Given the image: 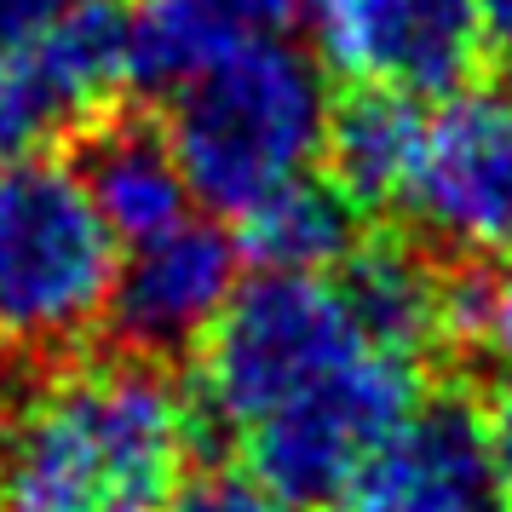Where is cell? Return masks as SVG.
<instances>
[{
  "label": "cell",
  "mask_w": 512,
  "mask_h": 512,
  "mask_svg": "<svg viewBox=\"0 0 512 512\" xmlns=\"http://www.w3.org/2000/svg\"><path fill=\"white\" fill-rule=\"evenodd\" d=\"M196 397L144 357L58 363L0 403V512H162Z\"/></svg>",
  "instance_id": "cell-1"
},
{
  "label": "cell",
  "mask_w": 512,
  "mask_h": 512,
  "mask_svg": "<svg viewBox=\"0 0 512 512\" xmlns=\"http://www.w3.org/2000/svg\"><path fill=\"white\" fill-rule=\"evenodd\" d=\"M328 93L323 70L288 41H254L173 93L167 144L190 196L242 219L265 196L294 185L323 156Z\"/></svg>",
  "instance_id": "cell-2"
},
{
  "label": "cell",
  "mask_w": 512,
  "mask_h": 512,
  "mask_svg": "<svg viewBox=\"0 0 512 512\" xmlns=\"http://www.w3.org/2000/svg\"><path fill=\"white\" fill-rule=\"evenodd\" d=\"M386 351L357 317L340 277H265L242 282L213 334L196 346V409L242 438L248 426L340 380L363 357Z\"/></svg>",
  "instance_id": "cell-3"
},
{
  "label": "cell",
  "mask_w": 512,
  "mask_h": 512,
  "mask_svg": "<svg viewBox=\"0 0 512 512\" xmlns=\"http://www.w3.org/2000/svg\"><path fill=\"white\" fill-rule=\"evenodd\" d=\"M121 242L104 231L70 162L0 167V340L58 351L87 340L116 288Z\"/></svg>",
  "instance_id": "cell-4"
},
{
  "label": "cell",
  "mask_w": 512,
  "mask_h": 512,
  "mask_svg": "<svg viewBox=\"0 0 512 512\" xmlns=\"http://www.w3.org/2000/svg\"><path fill=\"white\" fill-rule=\"evenodd\" d=\"M420 403V363L403 351H374L340 380L277 409L236 438L242 472L277 489L294 507L340 501L380 443L392 438Z\"/></svg>",
  "instance_id": "cell-5"
},
{
  "label": "cell",
  "mask_w": 512,
  "mask_h": 512,
  "mask_svg": "<svg viewBox=\"0 0 512 512\" xmlns=\"http://www.w3.org/2000/svg\"><path fill=\"white\" fill-rule=\"evenodd\" d=\"M397 208L426 242L461 259L512 254V98L461 87L426 110L415 173Z\"/></svg>",
  "instance_id": "cell-6"
},
{
  "label": "cell",
  "mask_w": 512,
  "mask_h": 512,
  "mask_svg": "<svg viewBox=\"0 0 512 512\" xmlns=\"http://www.w3.org/2000/svg\"><path fill=\"white\" fill-rule=\"evenodd\" d=\"M317 64L351 87L403 98H449L484 58L478 0H305Z\"/></svg>",
  "instance_id": "cell-7"
},
{
  "label": "cell",
  "mask_w": 512,
  "mask_h": 512,
  "mask_svg": "<svg viewBox=\"0 0 512 512\" xmlns=\"http://www.w3.org/2000/svg\"><path fill=\"white\" fill-rule=\"evenodd\" d=\"M127 87V12L81 0L64 24L29 47L0 52V167L47 156V144L87 121Z\"/></svg>",
  "instance_id": "cell-8"
},
{
  "label": "cell",
  "mask_w": 512,
  "mask_h": 512,
  "mask_svg": "<svg viewBox=\"0 0 512 512\" xmlns=\"http://www.w3.org/2000/svg\"><path fill=\"white\" fill-rule=\"evenodd\" d=\"M236 288H242L236 236L190 213L185 225L121 248L104 323L116 328L127 357L167 363L208 340Z\"/></svg>",
  "instance_id": "cell-9"
},
{
  "label": "cell",
  "mask_w": 512,
  "mask_h": 512,
  "mask_svg": "<svg viewBox=\"0 0 512 512\" xmlns=\"http://www.w3.org/2000/svg\"><path fill=\"white\" fill-rule=\"evenodd\" d=\"M340 512H501L489 426L455 397L415 403V415L374 449L334 501Z\"/></svg>",
  "instance_id": "cell-10"
},
{
  "label": "cell",
  "mask_w": 512,
  "mask_h": 512,
  "mask_svg": "<svg viewBox=\"0 0 512 512\" xmlns=\"http://www.w3.org/2000/svg\"><path fill=\"white\" fill-rule=\"evenodd\" d=\"M305 0H139L127 12V87L179 93L254 41H277Z\"/></svg>",
  "instance_id": "cell-11"
},
{
  "label": "cell",
  "mask_w": 512,
  "mask_h": 512,
  "mask_svg": "<svg viewBox=\"0 0 512 512\" xmlns=\"http://www.w3.org/2000/svg\"><path fill=\"white\" fill-rule=\"evenodd\" d=\"M81 185L93 196L104 231L116 236L121 248H133L144 236H162L173 225H185L196 213V196H190V179L167 133L156 127H139V121H110L98 127L87 150H81Z\"/></svg>",
  "instance_id": "cell-12"
},
{
  "label": "cell",
  "mask_w": 512,
  "mask_h": 512,
  "mask_svg": "<svg viewBox=\"0 0 512 512\" xmlns=\"http://www.w3.org/2000/svg\"><path fill=\"white\" fill-rule=\"evenodd\" d=\"M426 110L420 98L380 93V87H351L340 110H328L323 156H328V185L346 196L351 208H397L409 173L420 156Z\"/></svg>",
  "instance_id": "cell-13"
},
{
  "label": "cell",
  "mask_w": 512,
  "mask_h": 512,
  "mask_svg": "<svg viewBox=\"0 0 512 512\" xmlns=\"http://www.w3.org/2000/svg\"><path fill=\"white\" fill-rule=\"evenodd\" d=\"M236 248L265 277H334L357 254V208L328 179H294L236 219Z\"/></svg>",
  "instance_id": "cell-14"
},
{
  "label": "cell",
  "mask_w": 512,
  "mask_h": 512,
  "mask_svg": "<svg viewBox=\"0 0 512 512\" xmlns=\"http://www.w3.org/2000/svg\"><path fill=\"white\" fill-rule=\"evenodd\" d=\"M334 277H340V288L357 305V317L369 323V334L386 351H403V357L420 363V351L432 340H443V294H449V282L432 277L409 248L357 242V254Z\"/></svg>",
  "instance_id": "cell-15"
},
{
  "label": "cell",
  "mask_w": 512,
  "mask_h": 512,
  "mask_svg": "<svg viewBox=\"0 0 512 512\" xmlns=\"http://www.w3.org/2000/svg\"><path fill=\"white\" fill-rule=\"evenodd\" d=\"M443 334L484 346L501 369H512V271L501 277H461L443 294Z\"/></svg>",
  "instance_id": "cell-16"
},
{
  "label": "cell",
  "mask_w": 512,
  "mask_h": 512,
  "mask_svg": "<svg viewBox=\"0 0 512 512\" xmlns=\"http://www.w3.org/2000/svg\"><path fill=\"white\" fill-rule=\"evenodd\" d=\"M162 512H305V507L282 501L277 489H265L248 472H196L173 489V501Z\"/></svg>",
  "instance_id": "cell-17"
},
{
  "label": "cell",
  "mask_w": 512,
  "mask_h": 512,
  "mask_svg": "<svg viewBox=\"0 0 512 512\" xmlns=\"http://www.w3.org/2000/svg\"><path fill=\"white\" fill-rule=\"evenodd\" d=\"M81 0H0V52L29 47L35 35H47L52 24H64Z\"/></svg>",
  "instance_id": "cell-18"
},
{
  "label": "cell",
  "mask_w": 512,
  "mask_h": 512,
  "mask_svg": "<svg viewBox=\"0 0 512 512\" xmlns=\"http://www.w3.org/2000/svg\"><path fill=\"white\" fill-rule=\"evenodd\" d=\"M489 426V461H495V489H501V512H512V397L495 403Z\"/></svg>",
  "instance_id": "cell-19"
},
{
  "label": "cell",
  "mask_w": 512,
  "mask_h": 512,
  "mask_svg": "<svg viewBox=\"0 0 512 512\" xmlns=\"http://www.w3.org/2000/svg\"><path fill=\"white\" fill-rule=\"evenodd\" d=\"M484 6V41L512 52V0H478Z\"/></svg>",
  "instance_id": "cell-20"
}]
</instances>
